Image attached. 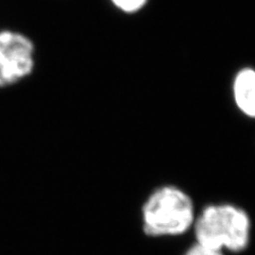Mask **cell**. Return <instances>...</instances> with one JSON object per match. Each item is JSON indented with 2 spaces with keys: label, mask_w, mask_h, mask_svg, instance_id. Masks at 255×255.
<instances>
[{
  "label": "cell",
  "mask_w": 255,
  "mask_h": 255,
  "mask_svg": "<svg viewBox=\"0 0 255 255\" xmlns=\"http://www.w3.org/2000/svg\"><path fill=\"white\" fill-rule=\"evenodd\" d=\"M250 218L232 204L206 206L195 221L197 244L215 251L241 252L250 241Z\"/></svg>",
  "instance_id": "cell-1"
},
{
  "label": "cell",
  "mask_w": 255,
  "mask_h": 255,
  "mask_svg": "<svg viewBox=\"0 0 255 255\" xmlns=\"http://www.w3.org/2000/svg\"><path fill=\"white\" fill-rule=\"evenodd\" d=\"M143 232L149 236H178L195 223L190 197L174 186H163L147 199L142 207Z\"/></svg>",
  "instance_id": "cell-2"
},
{
  "label": "cell",
  "mask_w": 255,
  "mask_h": 255,
  "mask_svg": "<svg viewBox=\"0 0 255 255\" xmlns=\"http://www.w3.org/2000/svg\"><path fill=\"white\" fill-rule=\"evenodd\" d=\"M34 66L31 41L14 32L0 33V87L12 85L30 75Z\"/></svg>",
  "instance_id": "cell-3"
},
{
  "label": "cell",
  "mask_w": 255,
  "mask_h": 255,
  "mask_svg": "<svg viewBox=\"0 0 255 255\" xmlns=\"http://www.w3.org/2000/svg\"><path fill=\"white\" fill-rule=\"evenodd\" d=\"M233 95L237 108L250 118H255V70L245 68L235 77Z\"/></svg>",
  "instance_id": "cell-4"
},
{
  "label": "cell",
  "mask_w": 255,
  "mask_h": 255,
  "mask_svg": "<svg viewBox=\"0 0 255 255\" xmlns=\"http://www.w3.org/2000/svg\"><path fill=\"white\" fill-rule=\"evenodd\" d=\"M119 9L126 12H134L143 5L146 0H112Z\"/></svg>",
  "instance_id": "cell-5"
},
{
  "label": "cell",
  "mask_w": 255,
  "mask_h": 255,
  "mask_svg": "<svg viewBox=\"0 0 255 255\" xmlns=\"http://www.w3.org/2000/svg\"><path fill=\"white\" fill-rule=\"evenodd\" d=\"M185 255H223V254L220 251H215L196 244L195 246L191 247Z\"/></svg>",
  "instance_id": "cell-6"
}]
</instances>
